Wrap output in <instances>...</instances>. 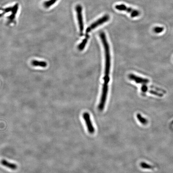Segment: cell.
I'll return each instance as SVG.
<instances>
[{"label": "cell", "mask_w": 173, "mask_h": 173, "mask_svg": "<svg viewBox=\"0 0 173 173\" xmlns=\"http://www.w3.org/2000/svg\"><path fill=\"white\" fill-rule=\"evenodd\" d=\"M137 118L138 120L139 121L141 124L143 125H146L147 124L148 120L146 119V118H144L141 116V115L139 114V113H137Z\"/></svg>", "instance_id": "obj_11"}, {"label": "cell", "mask_w": 173, "mask_h": 173, "mask_svg": "<svg viewBox=\"0 0 173 173\" xmlns=\"http://www.w3.org/2000/svg\"><path fill=\"white\" fill-rule=\"evenodd\" d=\"M1 163L2 165L12 170H15L17 168V166L15 164L9 162L7 161L5 159L1 160Z\"/></svg>", "instance_id": "obj_8"}, {"label": "cell", "mask_w": 173, "mask_h": 173, "mask_svg": "<svg viewBox=\"0 0 173 173\" xmlns=\"http://www.w3.org/2000/svg\"><path fill=\"white\" fill-rule=\"evenodd\" d=\"M108 91V84H104L103 85L102 93L100 98V102L98 105L99 110L102 111L104 109Z\"/></svg>", "instance_id": "obj_3"}, {"label": "cell", "mask_w": 173, "mask_h": 173, "mask_svg": "<svg viewBox=\"0 0 173 173\" xmlns=\"http://www.w3.org/2000/svg\"><path fill=\"white\" fill-rule=\"evenodd\" d=\"M148 91V86H147L146 84H143L142 85L141 87V91L142 93H146Z\"/></svg>", "instance_id": "obj_15"}, {"label": "cell", "mask_w": 173, "mask_h": 173, "mask_svg": "<svg viewBox=\"0 0 173 173\" xmlns=\"http://www.w3.org/2000/svg\"><path fill=\"white\" fill-rule=\"evenodd\" d=\"M109 16L108 15H105L102 17L100 18V19H98L94 23H93L89 27L86 29V34H88L89 33H90L93 30H94L95 28L97 27L98 26L104 24V23L108 21L109 20Z\"/></svg>", "instance_id": "obj_4"}, {"label": "cell", "mask_w": 173, "mask_h": 173, "mask_svg": "<svg viewBox=\"0 0 173 173\" xmlns=\"http://www.w3.org/2000/svg\"><path fill=\"white\" fill-rule=\"evenodd\" d=\"M32 64L34 67H40L45 68L47 67V64L45 61H38L37 60H33L32 61Z\"/></svg>", "instance_id": "obj_9"}, {"label": "cell", "mask_w": 173, "mask_h": 173, "mask_svg": "<svg viewBox=\"0 0 173 173\" xmlns=\"http://www.w3.org/2000/svg\"><path fill=\"white\" fill-rule=\"evenodd\" d=\"M58 0H50V1H47L44 2L43 4V5L45 8H48L50 7V6L53 5V4L55 3Z\"/></svg>", "instance_id": "obj_13"}, {"label": "cell", "mask_w": 173, "mask_h": 173, "mask_svg": "<svg viewBox=\"0 0 173 173\" xmlns=\"http://www.w3.org/2000/svg\"><path fill=\"white\" fill-rule=\"evenodd\" d=\"M129 78L131 80H132L137 83L139 84H146L150 82L149 80L145 78L138 77L136 75L133 74H130L129 75Z\"/></svg>", "instance_id": "obj_7"}, {"label": "cell", "mask_w": 173, "mask_h": 173, "mask_svg": "<svg viewBox=\"0 0 173 173\" xmlns=\"http://www.w3.org/2000/svg\"><path fill=\"white\" fill-rule=\"evenodd\" d=\"M101 40L104 47L105 55V75L103 79L105 84H108L110 81L109 73L111 68V55L110 48L106 36L104 32H101L99 34Z\"/></svg>", "instance_id": "obj_1"}, {"label": "cell", "mask_w": 173, "mask_h": 173, "mask_svg": "<svg viewBox=\"0 0 173 173\" xmlns=\"http://www.w3.org/2000/svg\"><path fill=\"white\" fill-rule=\"evenodd\" d=\"M78 24H79V31L80 34L83 35L84 30V23H83V15H82V7L81 5H78L75 7Z\"/></svg>", "instance_id": "obj_5"}, {"label": "cell", "mask_w": 173, "mask_h": 173, "mask_svg": "<svg viewBox=\"0 0 173 173\" xmlns=\"http://www.w3.org/2000/svg\"><path fill=\"white\" fill-rule=\"evenodd\" d=\"M89 38V36L88 34H86L85 39L82 41V42L78 46V48L79 50L82 51L84 49Z\"/></svg>", "instance_id": "obj_10"}, {"label": "cell", "mask_w": 173, "mask_h": 173, "mask_svg": "<svg viewBox=\"0 0 173 173\" xmlns=\"http://www.w3.org/2000/svg\"><path fill=\"white\" fill-rule=\"evenodd\" d=\"M115 8L118 11L127 12L132 18L136 17L140 15V12L138 10L127 7L123 4L116 5L115 6Z\"/></svg>", "instance_id": "obj_2"}, {"label": "cell", "mask_w": 173, "mask_h": 173, "mask_svg": "<svg viewBox=\"0 0 173 173\" xmlns=\"http://www.w3.org/2000/svg\"><path fill=\"white\" fill-rule=\"evenodd\" d=\"M153 32L157 34H160L162 33L164 30V28L161 26H156L154 28Z\"/></svg>", "instance_id": "obj_12"}, {"label": "cell", "mask_w": 173, "mask_h": 173, "mask_svg": "<svg viewBox=\"0 0 173 173\" xmlns=\"http://www.w3.org/2000/svg\"><path fill=\"white\" fill-rule=\"evenodd\" d=\"M83 119L85 120L89 132L91 134L94 133L95 129L93 125L92 121L91 119L90 115L88 113L85 112L83 113Z\"/></svg>", "instance_id": "obj_6"}, {"label": "cell", "mask_w": 173, "mask_h": 173, "mask_svg": "<svg viewBox=\"0 0 173 173\" xmlns=\"http://www.w3.org/2000/svg\"><path fill=\"white\" fill-rule=\"evenodd\" d=\"M140 166L142 168L145 169H153L154 168L152 166L150 165L145 162L141 163Z\"/></svg>", "instance_id": "obj_14"}]
</instances>
